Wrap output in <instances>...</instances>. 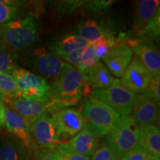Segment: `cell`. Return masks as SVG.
Wrapping results in <instances>:
<instances>
[{"label": "cell", "instance_id": "obj_1", "mask_svg": "<svg viewBox=\"0 0 160 160\" xmlns=\"http://www.w3.org/2000/svg\"><path fill=\"white\" fill-rule=\"evenodd\" d=\"M84 84L82 73L68 63L59 77L49 85V102L57 110L77 105L82 95Z\"/></svg>", "mask_w": 160, "mask_h": 160}, {"label": "cell", "instance_id": "obj_2", "mask_svg": "<svg viewBox=\"0 0 160 160\" xmlns=\"http://www.w3.org/2000/svg\"><path fill=\"white\" fill-rule=\"evenodd\" d=\"M38 25L33 16L17 19L0 27V42L13 51L28 48L36 42Z\"/></svg>", "mask_w": 160, "mask_h": 160}, {"label": "cell", "instance_id": "obj_3", "mask_svg": "<svg viewBox=\"0 0 160 160\" xmlns=\"http://www.w3.org/2000/svg\"><path fill=\"white\" fill-rule=\"evenodd\" d=\"M82 114L85 128L98 138L107 135L122 117L107 104L93 97L85 100Z\"/></svg>", "mask_w": 160, "mask_h": 160}, {"label": "cell", "instance_id": "obj_4", "mask_svg": "<svg viewBox=\"0 0 160 160\" xmlns=\"http://www.w3.org/2000/svg\"><path fill=\"white\" fill-rule=\"evenodd\" d=\"M139 128L131 115L122 116L105 141L112 148L119 160L135 147L139 139Z\"/></svg>", "mask_w": 160, "mask_h": 160}, {"label": "cell", "instance_id": "obj_5", "mask_svg": "<svg viewBox=\"0 0 160 160\" xmlns=\"http://www.w3.org/2000/svg\"><path fill=\"white\" fill-rule=\"evenodd\" d=\"M91 97L103 102L121 116L131 115L135 93L126 88L119 79H113L108 88L92 91Z\"/></svg>", "mask_w": 160, "mask_h": 160}, {"label": "cell", "instance_id": "obj_6", "mask_svg": "<svg viewBox=\"0 0 160 160\" xmlns=\"http://www.w3.org/2000/svg\"><path fill=\"white\" fill-rule=\"evenodd\" d=\"M51 52L44 48L33 50L27 57V65L31 70L37 72L38 75L43 77L46 81L53 82L59 77L67 65Z\"/></svg>", "mask_w": 160, "mask_h": 160}, {"label": "cell", "instance_id": "obj_7", "mask_svg": "<svg viewBox=\"0 0 160 160\" xmlns=\"http://www.w3.org/2000/svg\"><path fill=\"white\" fill-rule=\"evenodd\" d=\"M32 139L40 148L56 150L61 143V133L48 114L27 119Z\"/></svg>", "mask_w": 160, "mask_h": 160}, {"label": "cell", "instance_id": "obj_8", "mask_svg": "<svg viewBox=\"0 0 160 160\" xmlns=\"http://www.w3.org/2000/svg\"><path fill=\"white\" fill-rule=\"evenodd\" d=\"M157 103L150 98L145 92L135 95L131 116L139 128L157 122L159 119Z\"/></svg>", "mask_w": 160, "mask_h": 160}, {"label": "cell", "instance_id": "obj_9", "mask_svg": "<svg viewBox=\"0 0 160 160\" xmlns=\"http://www.w3.org/2000/svg\"><path fill=\"white\" fill-rule=\"evenodd\" d=\"M151 78V73L141 60L133 56L120 80L126 88L137 94L145 91Z\"/></svg>", "mask_w": 160, "mask_h": 160}, {"label": "cell", "instance_id": "obj_10", "mask_svg": "<svg viewBox=\"0 0 160 160\" xmlns=\"http://www.w3.org/2000/svg\"><path fill=\"white\" fill-rule=\"evenodd\" d=\"M127 44L152 76H160L159 51L151 40L145 38L130 39Z\"/></svg>", "mask_w": 160, "mask_h": 160}, {"label": "cell", "instance_id": "obj_11", "mask_svg": "<svg viewBox=\"0 0 160 160\" xmlns=\"http://www.w3.org/2000/svg\"><path fill=\"white\" fill-rule=\"evenodd\" d=\"M54 122L60 133L73 137L85 128L83 114L74 108H63L57 109L52 113Z\"/></svg>", "mask_w": 160, "mask_h": 160}, {"label": "cell", "instance_id": "obj_12", "mask_svg": "<svg viewBox=\"0 0 160 160\" xmlns=\"http://www.w3.org/2000/svg\"><path fill=\"white\" fill-rule=\"evenodd\" d=\"M5 126L10 133L25 145L30 155H31L32 151L37 145L31 137L28 119L19 114L10 106L6 105Z\"/></svg>", "mask_w": 160, "mask_h": 160}, {"label": "cell", "instance_id": "obj_13", "mask_svg": "<svg viewBox=\"0 0 160 160\" xmlns=\"http://www.w3.org/2000/svg\"><path fill=\"white\" fill-rule=\"evenodd\" d=\"M133 57V53L131 48L123 39H119L117 45L103 58V61L111 75L122 77Z\"/></svg>", "mask_w": 160, "mask_h": 160}, {"label": "cell", "instance_id": "obj_14", "mask_svg": "<svg viewBox=\"0 0 160 160\" xmlns=\"http://www.w3.org/2000/svg\"><path fill=\"white\" fill-rule=\"evenodd\" d=\"M93 132L85 128L67 142L59 144L57 149L90 157L99 146V140Z\"/></svg>", "mask_w": 160, "mask_h": 160}, {"label": "cell", "instance_id": "obj_15", "mask_svg": "<svg viewBox=\"0 0 160 160\" xmlns=\"http://www.w3.org/2000/svg\"><path fill=\"white\" fill-rule=\"evenodd\" d=\"M7 102H8L11 108L26 119H31L48 113L52 114L53 112L57 111L51 102H39L23 99L22 97L15 99L8 98Z\"/></svg>", "mask_w": 160, "mask_h": 160}, {"label": "cell", "instance_id": "obj_16", "mask_svg": "<svg viewBox=\"0 0 160 160\" xmlns=\"http://www.w3.org/2000/svg\"><path fill=\"white\" fill-rule=\"evenodd\" d=\"M159 0H139L135 5L133 15V29L141 37L142 32L150 20L159 8Z\"/></svg>", "mask_w": 160, "mask_h": 160}, {"label": "cell", "instance_id": "obj_17", "mask_svg": "<svg viewBox=\"0 0 160 160\" xmlns=\"http://www.w3.org/2000/svg\"><path fill=\"white\" fill-rule=\"evenodd\" d=\"M138 145L148 153L153 160L160 159V131L154 125L140 128Z\"/></svg>", "mask_w": 160, "mask_h": 160}, {"label": "cell", "instance_id": "obj_18", "mask_svg": "<svg viewBox=\"0 0 160 160\" xmlns=\"http://www.w3.org/2000/svg\"><path fill=\"white\" fill-rule=\"evenodd\" d=\"M82 74L84 83L86 82L92 88V91L108 88L114 79L105 65L100 61L82 73Z\"/></svg>", "mask_w": 160, "mask_h": 160}, {"label": "cell", "instance_id": "obj_19", "mask_svg": "<svg viewBox=\"0 0 160 160\" xmlns=\"http://www.w3.org/2000/svg\"><path fill=\"white\" fill-rule=\"evenodd\" d=\"M90 43L77 34H65L53 40L48 48L57 57L66 55L71 52L87 47Z\"/></svg>", "mask_w": 160, "mask_h": 160}, {"label": "cell", "instance_id": "obj_20", "mask_svg": "<svg viewBox=\"0 0 160 160\" xmlns=\"http://www.w3.org/2000/svg\"><path fill=\"white\" fill-rule=\"evenodd\" d=\"M20 92L28 90L41 88L49 89V84L43 77L29 70L18 67L12 72Z\"/></svg>", "mask_w": 160, "mask_h": 160}, {"label": "cell", "instance_id": "obj_21", "mask_svg": "<svg viewBox=\"0 0 160 160\" xmlns=\"http://www.w3.org/2000/svg\"><path fill=\"white\" fill-rule=\"evenodd\" d=\"M77 34L90 44H95L102 38L113 34L109 27L96 20H88L80 23L77 28Z\"/></svg>", "mask_w": 160, "mask_h": 160}, {"label": "cell", "instance_id": "obj_22", "mask_svg": "<svg viewBox=\"0 0 160 160\" xmlns=\"http://www.w3.org/2000/svg\"><path fill=\"white\" fill-rule=\"evenodd\" d=\"M30 153L19 139L8 137L0 143V160H31Z\"/></svg>", "mask_w": 160, "mask_h": 160}, {"label": "cell", "instance_id": "obj_23", "mask_svg": "<svg viewBox=\"0 0 160 160\" xmlns=\"http://www.w3.org/2000/svg\"><path fill=\"white\" fill-rule=\"evenodd\" d=\"M18 56L12 50L0 42V73H12L17 68Z\"/></svg>", "mask_w": 160, "mask_h": 160}, {"label": "cell", "instance_id": "obj_24", "mask_svg": "<svg viewBox=\"0 0 160 160\" xmlns=\"http://www.w3.org/2000/svg\"><path fill=\"white\" fill-rule=\"evenodd\" d=\"M0 92L8 99L21 97V92L11 73H0Z\"/></svg>", "mask_w": 160, "mask_h": 160}, {"label": "cell", "instance_id": "obj_25", "mask_svg": "<svg viewBox=\"0 0 160 160\" xmlns=\"http://www.w3.org/2000/svg\"><path fill=\"white\" fill-rule=\"evenodd\" d=\"M85 1L79 0H63L52 2V10L59 17L71 15L73 11L82 6Z\"/></svg>", "mask_w": 160, "mask_h": 160}, {"label": "cell", "instance_id": "obj_26", "mask_svg": "<svg viewBox=\"0 0 160 160\" xmlns=\"http://www.w3.org/2000/svg\"><path fill=\"white\" fill-rule=\"evenodd\" d=\"M160 36V9L159 8L153 18L146 25L140 38L159 42Z\"/></svg>", "mask_w": 160, "mask_h": 160}, {"label": "cell", "instance_id": "obj_27", "mask_svg": "<svg viewBox=\"0 0 160 160\" xmlns=\"http://www.w3.org/2000/svg\"><path fill=\"white\" fill-rule=\"evenodd\" d=\"M119 39H117L113 34L102 38L94 44V51L98 59H103L112 48L117 45Z\"/></svg>", "mask_w": 160, "mask_h": 160}, {"label": "cell", "instance_id": "obj_28", "mask_svg": "<svg viewBox=\"0 0 160 160\" xmlns=\"http://www.w3.org/2000/svg\"><path fill=\"white\" fill-rule=\"evenodd\" d=\"M99 59H98L94 51V44H89L87 47L85 48L82 57L79 65L77 66V68L80 72H84L91 68L92 66L95 65Z\"/></svg>", "mask_w": 160, "mask_h": 160}, {"label": "cell", "instance_id": "obj_29", "mask_svg": "<svg viewBox=\"0 0 160 160\" xmlns=\"http://www.w3.org/2000/svg\"><path fill=\"white\" fill-rule=\"evenodd\" d=\"M20 14L21 11L19 8L8 5L0 1V27L17 19Z\"/></svg>", "mask_w": 160, "mask_h": 160}, {"label": "cell", "instance_id": "obj_30", "mask_svg": "<svg viewBox=\"0 0 160 160\" xmlns=\"http://www.w3.org/2000/svg\"><path fill=\"white\" fill-rule=\"evenodd\" d=\"M91 160H119L112 148L104 140L91 156Z\"/></svg>", "mask_w": 160, "mask_h": 160}, {"label": "cell", "instance_id": "obj_31", "mask_svg": "<svg viewBox=\"0 0 160 160\" xmlns=\"http://www.w3.org/2000/svg\"><path fill=\"white\" fill-rule=\"evenodd\" d=\"M114 2L115 1L113 0H91L84 2L82 6L87 11L99 13L108 10Z\"/></svg>", "mask_w": 160, "mask_h": 160}, {"label": "cell", "instance_id": "obj_32", "mask_svg": "<svg viewBox=\"0 0 160 160\" xmlns=\"http://www.w3.org/2000/svg\"><path fill=\"white\" fill-rule=\"evenodd\" d=\"M145 92L150 98L159 103L160 100V76H152Z\"/></svg>", "mask_w": 160, "mask_h": 160}, {"label": "cell", "instance_id": "obj_33", "mask_svg": "<svg viewBox=\"0 0 160 160\" xmlns=\"http://www.w3.org/2000/svg\"><path fill=\"white\" fill-rule=\"evenodd\" d=\"M33 160H59L55 154L53 150L40 148L36 145L31 153Z\"/></svg>", "mask_w": 160, "mask_h": 160}, {"label": "cell", "instance_id": "obj_34", "mask_svg": "<svg viewBox=\"0 0 160 160\" xmlns=\"http://www.w3.org/2000/svg\"><path fill=\"white\" fill-rule=\"evenodd\" d=\"M122 160H153L148 153L142 148L139 145H137L133 148L128 152Z\"/></svg>", "mask_w": 160, "mask_h": 160}, {"label": "cell", "instance_id": "obj_35", "mask_svg": "<svg viewBox=\"0 0 160 160\" xmlns=\"http://www.w3.org/2000/svg\"><path fill=\"white\" fill-rule=\"evenodd\" d=\"M84 48L79 49V50H77V51H74L71 53H68V54L62 56L59 58L61 59H64L65 61L69 62L68 64L71 65H74L75 68H77L78 65H79L80 61H81L82 57L83 52H84ZM63 60V61H64Z\"/></svg>", "mask_w": 160, "mask_h": 160}, {"label": "cell", "instance_id": "obj_36", "mask_svg": "<svg viewBox=\"0 0 160 160\" xmlns=\"http://www.w3.org/2000/svg\"><path fill=\"white\" fill-rule=\"evenodd\" d=\"M53 151L59 160H91L90 157L70 153V152L63 151V150L56 149L53 150Z\"/></svg>", "mask_w": 160, "mask_h": 160}, {"label": "cell", "instance_id": "obj_37", "mask_svg": "<svg viewBox=\"0 0 160 160\" xmlns=\"http://www.w3.org/2000/svg\"><path fill=\"white\" fill-rule=\"evenodd\" d=\"M7 101V97L0 94V128H2L3 126H5V106Z\"/></svg>", "mask_w": 160, "mask_h": 160}, {"label": "cell", "instance_id": "obj_38", "mask_svg": "<svg viewBox=\"0 0 160 160\" xmlns=\"http://www.w3.org/2000/svg\"><path fill=\"white\" fill-rule=\"evenodd\" d=\"M2 2L6 4V5L13 6V7L19 8L20 6H24L27 5L28 1H22V0H0Z\"/></svg>", "mask_w": 160, "mask_h": 160}, {"label": "cell", "instance_id": "obj_39", "mask_svg": "<svg viewBox=\"0 0 160 160\" xmlns=\"http://www.w3.org/2000/svg\"><path fill=\"white\" fill-rule=\"evenodd\" d=\"M0 94H1V95H2V93L1 92H0ZM4 97H5V96H4Z\"/></svg>", "mask_w": 160, "mask_h": 160}, {"label": "cell", "instance_id": "obj_40", "mask_svg": "<svg viewBox=\"0 0 160 160\" xmlns=\"http://www.w3.org/2000/svg\"><path fill=\"white\" fill-rule=\"evenodd\" d=\"M119 160H122V159H119Z\"/></svg>", "mask_w": 160, "mask_h": 160}]
</instances>
